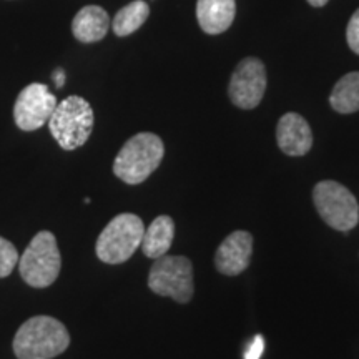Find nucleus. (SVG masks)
I'll return each mask as SVG.
<instances>
[{
  "label": "nucleus",
  "mask_w": 359,
  "mask_h": 359,
  "mask_svg": "<svg viewBox=\"0 0 359 359\" xmlns=\"http://www.w3.org/2000/svg\"><path fill=\"white\" fill-rule=\"evenodd\" d=\"M145 224L133 213H120L103 228L98 236L95 251L100 262L120 264L128 262L140 248Z\"/></svg>",
  "instance_id": "obj_4"
},
{
  "label": "nucleus",
  "mask_w": 359,
  "mask_h": 359,
  "mask_svg": "<svg viewBox=\"0 0 359 359\" xmlns=\"http://www.w3.org/2000/svg\"><path fill=\"white\" fill-rule=\"evenodd\" d=\"M148 288L158 296H168L177 303H190L195 293L193 285V264L187 257L156 258L148 275Z\"/></svg>",
  "instance_id": "obj_6"
},
{
  "label": "nucleus",
  "mask_w": 359,
  "mask_h": 359,
  "mask_svg": "<svg viewBox=\"0 0 359 359\" xmlns=\"http://www.w3.org/2000/svg\"><path fill=\"white\" fill-rule=\"evenodd\" d=\"M165 145L158 135L142 132L133 135L114 161V173L127 185H140L160 167Z\"/></svg>",
  "instance_id": "obj_2"
},
{
  "label": "nucleus",
  "mask_w": 359,
  "mask_h": 359,
  "mask_svg": "<svg viewBox=\"0 0 359 359\" xmlns=\"http://www.w3.org/2000/svg\"><path fill=\"white\" fill-rule=\"evenodd\" d=\"M266 83V69L263 62L257 57H246L233 72L228 95L238 109L253 110L263 100Z\"/></svg>",
  "instance_id": "obj_8"
},
{
  "label": "nucleus",
  "mask_w": 359,
  "mask_h": 359,
  "mask_svg": "<svg viewBox=\"0 0 359 359\" xmlns=\"http://www.w3.org/2000/svg\"><path fill=\"white\" fill-rule=\"evenodd\" d=\"M95 115L92 105L83 97L70 95L57 103L48 120L52 137L64 150L72 151L83 147L92 135Z\"/></svg>",
  "instance_id": "obj_3"
},
{
  "label": "nucleus",
  "mask_w": 359,
  "mask_h": 359,
  "mask_svg": "<svg viewBox=\"0 0 359 359\" xmlns=\"http://www.w3.org/2000/svg\"><path fill=\"white\" fill-rule=\"evenodd\" d=\"M62 257L57 238L50 231H40L19 258L22 280L32 288H47L60 275Z\"/></svg>",
  "instance_id": "obj_5"
},
{
  "label": "nucleus",
  "mask_w": 359,
  "mask_h": 359,
  "mask_svg": "<svg viewBox=\"0 0 359 359\" xmlns=\"http://www.w3.org/2000/svg\"><path fill=\"white\" fill-rule=\"evenodd\" d=\"M276 142L285 155L303 156L311 150L313 132L302 115L290 111L278 122Z\"/></svg>",
  "instance_id": "obj_11"
},
{
  "label": "nucleus",
  "mask_w": 359,
  "mask_h": 359,
  "mask_svg": "<svg viewBox=\"0 0 359 359\" xmlns=\"http://www.w3.org/2000/svg\"><path fill=\"white\" fill-rule=\"evenodd\" d=\"M346 40H348L349 48L359 55V8L353 13V17L348 22Z\"/></svg>",
  "instance_id": "obj_18"
},
{
  "label": "nucleus",
  "mask_w": 359,
  "mask_h": 359,
  "mask_svg": "<svg viewBox=\"0 0 359 359\" xmlns=\"http://www.w3.org/2000/svg\"><path fill=\"white\" fill-rule=\"evenodd\" d=\"M175 238V222L168 215H160L154 222L150 223V226L145 228L142 240V251L147 258H160L163 255L168 253V250L172 248Z\"/></svg>",
  "instance_id": "obj_14"
},
{
  "label": "nucleus",
  "mask_w": 359,
  "mask_h": 359,
  "mask_svg": "<svg viewBox=\"0 0 359 359\" xmlns=\"http://www.w3.org/2000/svg\"><path fill=\"white\" fill-rule=\"evenodd\" d=\"M19 253L13 243L0 236V278H7L19 263Z\"/></svg>",
  "instance_id": "obj_17"
},
{
  "label": "nucleus",
  "mask_w": 359,
  "mask_h": 359,
  "mask_svg": "<svg viewBox=\"0 0 359 359\" xmlns=\"http://www.w3.org/2000/svg\"><path fill=\"white\" fill-rule=\"evenodd\" d=\"M69 346V331L64 323L52 316H34L22 323L12 341L13 353L19 359H53Z\"/></svg>",
  "instance_id": "obj_1"
},
{
  "label": "nucleus",
  "mask_w": 359,
  "mask_h": 359,
  "mask_svg": "<svg viewBox=\"0 0 359 359\" xmlns=\"http://www.w3.org/2000/svg\"><path fill=\"white\" fill-rule=\"evenodd\" d=\"M327 2H330V0H308L309 6L313 7H325Z\"/></svg>",
  "instance_id": "obj_20"
},
{
  "label": "nucleus",
  "mask_w": 359,
  "mask_h": 359,
  "mask_svg": "<svg viewBox=\"0 0 359 359\" xmlns=\"http://www.w3.org/2000/svg\"><path fill=\"white\" fill-rule=\"evenodd\" d=\"M148 15H150V7L145 0H133L116 12L114 22H111V29L118 37H127L145 24Z\"/></svg>",
  "instance_id": "obj_16"
},
{
  "label": "nucleus",
  "mask_w": 359,
  "mask_h": 359,
  "mask_svg": "<svg viewBox=\"0 0 359 359\" xmlns=\"http://www.w3.org/2000/svg\"><path fill=\"white\" fill-rule=\"evenodd\" d=\"M55 80H57V87H62V85H64V80H65V77H64V72L58 70L57 74H55Z\"/></svg>",
  "instance_id": "obj_21"
},
{
  "label": "nucleus",
  "mask_w": 359,
  "mask_h": 359,
  "mask_svg": "<svg viewBox=\"0 0 359 359\" xmlns=\"http://www.w3.org/2000/svg\"><path fill=\"white\" fill-rule=\"evenodd\" d=\"M235 15V0H198L196 2V19L205 34H223L231 27Z\"/></svg>",
  "instance_id": "obj_12"
},
{
  "label": "nucleus",
  "mask_w": 359,
  "mask_h": 359,
  "mask_svg": "<svg viewBox=\"0 0 359 359\" xmlns=\"http://www.w3.org/2000/svg\"><path fill=\"white\" fill-rule=\"evenodd\" d=\"M253 255V236L251 233L238 230L223 240L215 255V266L222 275L236 276L250 266Z\"/></svg>",
  "instance_id": "obj_10"
},
{
  "label": "nucleus",
  "mask_w": 359,
  "mask_h": 359,
  "mask_svg": "<svg viewBox=\"0 0 359 359\" xmlns=\"http://www.w3.org/2000/svg\"><path fill=\"white\" fill-rule=\"evenodd\" d=\"M110 29V17L105 8L98 6H87L80 8L72 22L74 37L82 43L100 42Z\"/></svg>",
  "instance_id": "obj_13"
},
{
  "label": "nucleus",
  "mask_w": 359,
  "mask_h": 359,
  "mask_svg": "<svg viewBox=\"0 0 359 359\" xmlns=\"http://www.w3.org/2000/svg\"><path fill=\"white\" fill-rule=\"evenodd\" d=\"M313 201L323 222L339 231H349L359 222V205L346 187L333 180L320 182L313 190Z\"/></svg>",
  "instance_id": "obj_7"
},
{
  "label": "nucleus",
  "mask_w": 359,
  "mask_h": 359,
  "mask_svg": "<svg viewBox=\"0 0 359 359\" xmlns=\"http://www.w3.org/2000/svg\"><path fill=\"white\" fill-rule=\"evenodd\" d=\"M330 105L338 114H354L359 110V72H351L336 82Z\"/></svg>",
  "instance_id": "obj_15"
},
{
  "label": "nucleus",
  "mask_w": 359,
  "mask_h": 359,
  "mask_svg": "<svg viewBox=\"0 0 359 359\" xmlns=\"http://www.w3.org/2000/svg\"><path fill=\"white\" fill-rule=\"evenodd\" d=\"M57 98L43 83H30L22 90L13 105V120L24 132H34L48 123Z\"/></svg>",
  "instance_id": "obj_9"
},
{
  "label": "nucleus",
  "mask_w": 359,
  "mask_h": 359,
  "mask_svg": "<svg viewBox=\"0 0 359 359\" xmlns=\"http://www.w3.org/2000/svg\"><path fill=\"white\" fill-rule=\"evenodd\" d=\"M264 351V339L262 334H257L251 343L246 346L245 351V359H259Z\"/></svg>",
  "instance_id": "obj_19"
}]
</instances>
